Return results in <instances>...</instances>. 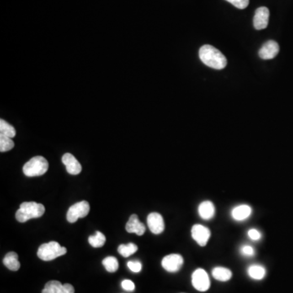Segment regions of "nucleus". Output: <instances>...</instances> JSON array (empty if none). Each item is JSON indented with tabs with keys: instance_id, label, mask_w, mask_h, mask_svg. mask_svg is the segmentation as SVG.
I'll return each mask as SVG.
<instances>
[{
	"instance_id": "f257e3e1",
	"label": "nucleus",
	"mask_w": 293,
	"mask_h": 293,
	"mask_svg": "<svg viewBox=\"0 0 293 293\" xmlns=\"http://www.w3.org/2000/svg\"><path fill=\"white\" fill-rule=\"evenodd\" d=\"M199 59L204 65L214 70H223L227 65L225 55L211 45H204L199 49Z\"/></svg>"
},
{
	"instance_id": "f03ea898",
	"label": "nucleus",
	"mask_w": 293,
	"mask_h": 293,
	"mask_svg": "<svg viewBox=\"0 0 293 293\" xmlns=\"http://www.w3.org/2000/svg\"><path fill=\"white\" fill-rule=\"evenodd\" d=\"M45 207L36 202H23L16 213V219L19 222H25L29 219H38L44 215Z\"/></svg>"
},
{
	"instance_id": "7ed1b4c3",
	"label": "nucleus",
	"mask_w": 293,
	"mask_h": 293,
	"mask_svg": "<svg viewBox=\"0 0 293 293\" xmlns=\"http://www.w3.org/2000/svg\"><path fill=\"white\" fill-rule=\"evenodd\" d=\"M67 252L66 247H62L60 244L51 241L49 243L44 244L39 247L38 250V257L43 261L49 262L52 260L61 257Z\"/></svg>"
},
{
	"instance_id": "20e7f679",
	"label": "nucleus",
	"mask_w": 293,
	"mask_h": 293,
	"mask_svg": "<svg viewBox=\"0 0 293 293\" xmlns=\"http://www.w3.org/2000/svg\"><path fill=\"white\" fill-rule=\"evenodd\" d=\"M49 167V162L44 156H37L25 163L23 172L27 177H37L46 173Z\"/></svg>"
},
{
	"instance_id": "39448f33",
	"label": "nucleus",
	"mask_w": 293,
	"mask_h": 293,
	"mask_svg": "<svg viewBox=\"0 0 293 293\" xmlns=\"http://www.w3.org/2000/svg\"><path fill=\"white\" fill-rule=\"evenodd\" d=\"M90 204L86 200L78 202L70 207L67 213V220L70 223H74L78 219H82L88 215Z\"/></svg>"
},
{
	"instance_id": "423d86ee",
	"label": "nucleus",
	"mask_w": 293,
	"mask_h": 293,
	"mask_svg": "<svg viewBox=\"0 0 293 293\" xmlns=\"http://www.w3.org/2000/svg\"><path fill=\"white\" fill-rule=\"evenodd\" d=\"M192 283L197 291L206 292L210 287L209 275L203 269H197L193 272Z\"/></svg>"
},
{
	"instance_id": "0eeeda50",
	"label": "nucleus",
	"mask_w": 293,
	"mask_h": 293,
	"mask_svg": "<svg viewBox=\"0 0 293 293\" xmlns=\"http://www.w3.org/2000/svg\"><path fill=\"white\" fill-rule=\"evenodd\" d=\"M161 265L166 271L174 273L178 271L183 267V258L179 254H170L164 257Z\"/></svg>"
},
{
	"instance_id": "6e6552de",
	"label": "nucleus",
	"mask_w": 293,
	"mask_h": 293,
	"mask_svg": "<svg viewBox=\"0 0 293 293\" xmlns=\"http://www.w3.org/2000/svg\"><path fill=\"white\" fill-rule=\"evenodd\" d=\"M211 236V232L206 226H202L199 224L194 225L192 228V236L195 240L199 246L204 247L208 244L209 238Z\"/></svg>"
},
{
	"instance_id": "1a4fd4ad",
	"label": "nucleus",
	"mask_w": 293,
	"mask_h": 293,
	"mask_svg": "<svg viewBox=\"0 0 293 293\" xmlns=\"http://www.w3.org/2000/svg\"><path fill=\"white\" fill-rule=\"evenodd\" d=\"M269 11L267 7H261L257 8L253 18V25L257 30L267 28L269 23Z\"/></svg>"
},
{
	"instance_id": "9d476101",
	"label": "nucleus",
	"mask_w": 293,
	"mask_h": 293,
	"mask_svg": "<svg viewBox=\"0 0 293 293\" xmlns=\"http://www.w3.org/2000/svg\"><path fill=\"white\" fill-rule=\"evenodd\" d=\"M147 226H148L151 233L159 235L162 233L165 230V222L161 214L158 213H151L146 219Z\"/></svg>"
},
{
	"instance_id": "9b49d317",
	"label": "nucleus",
	"mask_w": 293,
	"mask_h": 293,
	"mask_svg": "<svg viewBox=\"0 0 293 293\" xmlns=\"http://www.w3.org/2000/svg\"><path fill=\"white\" fill-rule=\"evenodd\" d=\"M42 293H74V289L71 284H62L60 282L52 280L47 283Z\"/></svg>"
},
{
	"instance_id": "f8f14e48",
	"label": "nucleus",
	"mask_w": 293,
	"mask_h": 293,
	"mask_svg": "<svg viewBox=\"0 0 293 293\" xmlns=\"http://www.w3.org/2000/svg\"><path fill=\"white\" fill-rule=\"evenodd\" d=\"M279 52V44L273 40H269L259 50V56L263 60H271L276 57Z\"/></svg>"
},
{
	"instance_id": "ddd939ff",
	"label": "nucleus",
	"mask_w": 293,
	"mask_h": 293,
	"mask_svg": "<svg viewBox=\"0 0 293 293\" xmlns=\"http://www.w3.org/2000/svg\"><path fill=\"white\" fill-rule=\"evenodd\" d=\"M62 162L66 167L68 173L72 175H77L82 171V166L79 161L72 154L65 153L62 157Z\"/></svg>"
},
{
	"instance_id": "4468645a",
	"label": "nucleus",
	"mask_w": 293,
	"mask_h": 293,
	"mask_svg": "<svg viewBox=\"0 0 293 293\" xmlns=\"http://www.w3.org/2000/svg\"><path fill=\"white\" fill-rule=\"evenodd\" d=\"M125 230L129 233L137 234L138 236H140L145 234L146 227L145 224L140 222L136 214H132L125 225Z\"/></svg>"
},
{
	"instance_id": "2eb2a0df",
	"label": "nucleus",
	"mask_w": 293,
	"mask_h": 293,
	"mask_svg": "<svg viewBox=\"0 0 293 293\" xmlns=\"http://www.w3.org/2000/svg\"><path fill=\"white\" fill-rule=\"evenodd\" d=\"M252 214V208L247 204H241L235 207L231 212V216L236 221H244Z\"/></svg>"
},
{
	"instance_id": "dca6fc26",
	"label": "nucleus",
	"mask_w": 293,
	"mask_h": 293,
	"mask_svg": "<svg viewBox=\"0 0 293 293\" xmlns=\"http://www.w3.org/2000/svg\"><path fill=\"white\" fill-rule=\"evenodd\" d=\"M199 216L204 220H210L215 214V207L211 201L202 202L198 208Z\"/></svg>"
},
{
	"instance_id": "f3484780",
	"label": "nucleus",
	"mask_w": 293,
	"mask_h": 293,
	"mask_svg": "<svg viewBox=\"0 0 293 293\" xmlns=\"http://www.w3.org/2000/svg\"><path fill=\"white\" fill-rule=\"evenodd\" d=\"M2 262L5 267L12 271H17L21 267V264L18 261V255L14 252H10L6 254Z\"/></svg>"
},
{
	"instance_id": "a211bd4d",
	"label": "nucleus",
	"mask_w": 293,
	"mask_h": 293,
	"mask_svg": "<svg viewBox=\"0 0 293 293\" xmlns=\"http://www.w3.org/2000/svg\"><path fill=\"white\" fill-rule=\"evenodd\" d=\"M212 274L214 279L221 282L228 281L232 277V272L225 267H215L212 271Z\"/></svg>"
},
{
	"instance_id": "6ab92c4d",
	"label": "nucleus",
	"mask_w": 293,
	"mask_h": 293,
	"mask_svg": "<svg viewBox=\"0 0 293 293\" xmlns=\"http://www.w3.org/2000/svg\"><path fill=\"white\" fill-rule=\"evenodd\" d=\"M247 273L252 279L261 280L266 275V269L260 265H252L247 269Z\"/></svg>"
},
{
	"instance_id": "aec40b11",
	"label": "nucleus",
	"mask_w": 293,
	"mask_h": 293,
	"mask_svg": "<svg viewBox=\"0 0 293 293\" xmlns=\"http://www.w3.org/2000/svg\"><path fill=\"white\" fill-rule=\"evenodd\" d=\"M16 130L12 125H10L9 123H7L3 119L0 120V135L12 139L16 136Z\"/></svg>"
},
{
	"instance_id": "412c9836",
	"label": "nucleus",
	"mask_w": 293,
	"mask_h": 293,
	"mask_svg": "<svg viewBox=\"0 0 293 293\" xmlns=\"http://www.w3.org/2000/svg\"><path fill=\"white\" fill-rule=\"evenodd\" d=\"M138 246L135 244L130 243L127 244H121L118 247V252L122 257H128L137 252Z\"/></svg>"
},
{
	"instance_id": "4be33fe9",
	"label": "nucleus",
	"mask_w": 293,
	"mask_h": 293,
	"mask_svg": "<svg viewBox=\"0 0 293 293\" xmlns=\"http://www.w3.org/2000/svg\"><path fill=\"white\" fill-rule=\"evenodd\" d=\"M88 241L92 247H103L105 244L106 238L104 235L101 233L100 231H97L94 236H90Z\"/></svg>"
},
{
	"instance_id": "5701e85b",
	"label": "nucleus",
	"mask_w": 293,
	"mask_h": 293,
	"mask_svg": "<svg viewBox=\"0 0 293 293\" xmlns=\"http://www.w3.org/2000/svg\"><path fill=\"white\" fill-rule=\"evenodd\" d=\"M102 263H103V267H105L106 270L110 273H114L117 271L119 267L118 259L114 257H106L103 260Z\"/></svg>"
},
{
	"instance_id": "b1692460",
	"label": "nucleus",
	"mask_w": 293,
	"mask_h": 293,
	"mask_svg": "<svg viewBox=\"0 0 293 293\" xmlns=\"http://www.w3.org/2000/svg\"><path fill=\"white\" fill-rule=\"evenodd\" d=\"M13 147H14V142L12 141L11 138L0 135V151L1 152L10 151Z\"/></svg>"
},
{
	"instance_id": "393cba45",
	"label": "nucleus",
	"mask_w": 293,
	"mask_h": 293,
	"mask_svg": "<svg viewBox=\"0 0 293 293\" xmlns=\"http://www.w3.org/2000/svg\"><path fill=\"white\" fill-rule=\"evenodd\" d=\"M239 9H244L249 4V0H226Z\"/></svg>"
},
{
	"instance_id": "a878e982",
	"label": "nucleus",
	"mask_w": 293,
	"mask_h": 293,
	"mask_svg": "<svg viewBox=\"0 0 293 293\" xmlns=\"http://www.w3.org/2000/svg\"><path fill=\"white\" fill-rule=\"evenodd\" d=\"M127 267L129 269L135 273H139L142 269V264L139 261H130L128 262Z\"/></svg>"
},
{
	"instance_id": "bb28decb",
	"label": "nucleus",
	"mask_w": 293,
	"mask_h": 293,
	"mask_svg": "<svg viewBox=\"0 0 293 293\" xmlns=\"http://www.w3.org/2000/svg\"><path fill=\"white\" fill-rule=\"evenodd\" d=\"M122 287L125 291L133 292L135 290V285L130 279H125L122 283Z\"/></svg>"
},
{
	"instance_id": "cd10ccee",
	"label": "nucleus",
	"mask_w": 293,
	"mask_h": 293,
	"mask_svg": "<svg viewBox=\"0 0 293 293\" xmlns=\"http://www.w3.org/2000/svg\"><path fill=\"white\" fill-rule=\"evenodd\" d=\"M247 236L252 241H259L262 237V234L259 231H257V229H250L247 232Z\"/></svg>"
},
{
	"instance_id": "c85d7f7f",
	"label": "nucleus",
	"mask_w": 293,
	"mask_h": 293,
	"mask_svg": "<svg viewBox=\"0 0 293 293\" xmlns=\"http://www.w3.org/2000/svg\"><path fill=\"white\" fill-rule=\"evenodd\" d=\"M254 252L253 247L252 246H249V245H244V246L241 247V253L246 256V257H252L254 255Z\"/></svg>"
}]
</instances>
